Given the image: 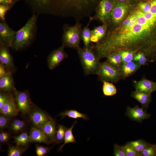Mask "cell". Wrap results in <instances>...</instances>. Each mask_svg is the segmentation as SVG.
I'll return each mask as SVG.
<instances>
[{
    "mask_svg": "<svg viewBox=\"0 0 156 156\" xmlns=\"http://www.w3.org/2000/svg\"><path fill=\"white\" fill-rule=\"evenodd\" d=\"M37 16L33 15L25 25L16 31L14 42L12 47L18 50L28 46L33 37L36 26Z\"/></svg>",
    "mask_w": 156,
    "mask_h": 156,
    "instance_id": "cell-1",
    "label": "cell"
},
{
    "mask_svg": "<svg viewBox=\"0 0 156 156\" xmlns=\"http://www.w3.org/2000/svg\"><path fill=\"white\" fill-rule=\"evenodd\" d=\"M77 51L85 75L96 74L100 62L95 53L94 46L81 48Z\"/></svg>",
    "mask_w": 156,
    "mask_h": 156,
    "instance_id": "cell-2",
    "label": "cell"
},
{
    "mask_svg": "<svg viewBox=\"0 0 156 156\" xmlns=\"http://www.w3.org/2000/svg\"><path fill=\"white\" fill-rule=\"evenodd\" d=\"M82 29L81 23L77 21L73 26L66 25L62 36L63 44L65 47L75 49L77 51L81 48Z\"/></svg>",
    "mask_w": 156,
    "mask_h": 156,
    "instance_id": "cell-3",
    "label": "cell"
},
{
    "mask_svg": "<svg viewBox=\"0 0 156 156\" xmlns=\"http://www.w3.org/2000/svg\"><path fill=\"white\" fill-rule=\"evenodd\" d=\"M96 74L102 81L116 83L122 79L120 71L106 61L100 62Z\"/></svg>",
    "mask_w": 156,
    "mask_h": 156,
    "instance_id": "cell-4",
    "label": "cell"
},
{
    "mask_svg": "<svg viewBox=\"0 0 156 156\" xmlns=\"http://www.w3.org/2000/svg\"><path fill=\"white\" fill-rule=\"evenodd\" d=\"M13 92L14 99L19 111L23 114L30 113L32 110V105L28 92L19 91L16 89Z\"/></svg>",
    "mask_w": 156,
    "mask_h": 156,
    "instance_id": "cell-5",
    "label": "cell"
},
{
    "mask_svg": "<svg viewBox=\"0 0 156 156\" xmlns=\"http://www.w3.org/2000/svg\"><path fill=\"white\" fill-rule=\"evenodd\" d=\"M38 4L46 5L49 3L51 0H34ZM96 0H59L64 7L77 10L82 11L92 3Z\"/></svg>",
    "mask_w": 156,
    "mask_h": 156,
    "instance_id": "cell-6",
    "label": "cell"
},
{
    "mask_svg": "<svg viewBox=\"0 0 156 156\" xmlns=\"http://www.w3.org/2000/svg\"><path fill=\"white\" fill-rule=\"evenodd\" d=\"M114 4L113 0H101L96 9L95 16L90 18L92 20L97 18L104 23H106L110 19Z\"/></svg>",
    "mask_w": 156,
    "mask_h": 156,
    "instance_id": "cell-7",
    "label": "cell"
},
{
    "mask_svg": "<svg viewBox=\"0 0 156 156\" xmlns=\"http://www.w3.org/2000/svg\"><path fill=\"white\" fill-rule=\"evenodd\" d=\"M16 31L11 29L5 22H0V43L12 47L15 40Z\"/></svg>",
    "mask_w": 156,
    "mask_h": 156,
    "instance_id": "cell-8",
    "label": "cell"
},
{
    "mask_svg": "<svg viewBox=\"0 0 156 156\" xmlns=\"http://www.w3.org/2000/svg\"><path fill=\"white\" fill-rule=\"evenodd\" d=\"M65 46L63 44L53 50L48 55L47 58V65L50 70L53 69L58 66L60 63L68 57L67 53L64 51Z\"/></svg>",
    "mask_w": 156,
    "mask_h": 156,
    "instance_id": "cell-9",
    "label": "cell"
},
{
    "mask_svg": "<svg viewBox=\"0 0 156 156\" xmlns=\"http://www.w3.org/2000/svg\"><path fill=\"white\" fill-rule=\"evenodd\" d=\"M30 113V120L34 127L40 129L45 123L53 119L44 112L37 108L32 109Z\"/></svg>",
    "mask_w": 156,
    "mask_h": 156,
    "instance_id": "cell-10",
    "label": "cell"
},
{
    "mask_svg": "<svg viewBox=\"0 0 156 156\" xmlns=\"http://www.w3.org/2000/svg\"><path fill=\"white\" fill-rule=\"evenodd\" d=\"M0 62L8 72L12 73L15 71V68L12 57L8 47L0 43Z\"/></svg>",
    "mask_w": 156,
    "mask_h": 156,
    "instance_id": "cell-11",
    "label": "cell"
},
{
    "mask_svg": "<svg viewBox=\"0 0 156 156\" xmlns=\"http://www.w3.org/2000/svg\"><path fill=\"white\" fill-rule=\"evenodd\" d=\"M126 113L131 120L140 123L151 116V115L148 114L143 107L140 108L137 105L133 107H127Z\"/></svg>",
    "mask_w": 156,
    "mask_h": 156,
    "instance_id": "cell-12",
    "label": "cell"
},
{
    "mask_svg": "<svg viewBox=\"0 0 156 156\" xmlns=\"http://www.w3.org/2000/svg\"><path fill=\"white\" fill-rule=\"evenodd\" d=\"M135 90L151 93L156 91V83L143 77L138 81H134Z\"/></svg>",
    "mask_w": 156,
    "mask_h": 156,
    "instance_id": "cell-13",
    "label": "cell"
},
{
    "mask_svg": "<svg viewBox=\"0 0 156 156\" xmlns=\"http://www.w3.org/2000/svg\"><path fill=\"white\" fill-rule=\"evenodd\" d=\"M19 112L14 97L12 94L9 99L0 109L1 114L11 118L18 115Z\"/></svg>",
    "mask_w": 156,
    "mask_h": 156,
    "instance_id": "cell-14",
    "label": "cell"
},
{
    "mask_svg": "<svg viewBox=\"0 0 156 156\" xmlns=\"http://www.w3.org/2000/svg\"><path fill=\"white\" fill-rule=\"evenodd\" d=\"M128 9L127 5L123 3H114L110 19L114 23L119 22L123 18Z\"/></svg>",
    "mask_w": 156,
    "mask_h": 156,
    "instance_id": "cell-15",
    "label": "cell"
},
{
    "mask_svg": "<svg viewBox=\"0 0 156 156\" xmlns=\"http://www.w3.org/2000/svg\"><path fill=\"white\" fill-rule=\"evenodd\" d=\"M29 138L30 142L43 143L47 144L52 142L41 129L34 127L30 129Z\"/></svg>",
    "mask_w": 156,
    "mask_h": 156,
    "instance_id": "cell-16",
    "label": "cell"
},
{
    "mask_svg": "<svg viewBox=\"0 0 156 156\" xmlns=\"http://www.w3.org/2000/svg\"><path fill=\"white\" fill-rule=\"evenodd\" d=\"M142 66L134 60L123 63L120 69L122 79H124L135 73Z\"/></svg>",
    "mask_w": 156,
    "mask_h": 156,
    "instance_id": "cell-17",
    "label": "cell"
},
{
    "mask_svg": "<svg viewBox=\"0 0 156 156\" xmlns=\"http://www.w3.org/2000/svg\"><path fill=\"white\" fill-rule=\"evenodd\" d=\"M12 73L8 72L5 75L0 78V89L2 91L10 92H14L16 89Z\"/></svg>",
    "mask_w": 156,
    "mask_h": 156,
    "instance_id": "cell-18",
    "label": "cell"
},
{
    "mask_svg": "<svg viewBox=\"0 0 156 156\" xmlns=\"http://www.w3.org/2000/svg\"><path fill=\"white\" fill-rule=\"evenodd\" d=\"M40 129L52 142H55L57 129L55 123L53 119L45 123Z\"/></svg>",
    "mask_w": 156,
    "mask_h": 156,
    "instance_id": "cell-19",
    "label": "cell"
},
{
    "mask_svg": "<svg viewBox=\"0 0 156 156\" xmlns=\"http://www.w3.org/2000/svg\"><path fill=\"white\" fill-rule=\"evenodd\" d=\"M131 95L142 104L145 110L152 101L151 93L149 92L135 90L131 92Z\"/></svg>",
    "mask_w": 156,
    "mask_h": 156,
    "instance_id": "cell-20",
    "label": "cell"
},
{
    "mask_svg": "<svg viewBox=\"0 0 156 156\" xmlns=\"http://www.w3.org/2000/svg\"><path fill=\"white\" fill-rule=\"evenodd\" d=\"M106 23L97 27H95L91 30L92 34L90 39L91 42L97 43L102 39L105 36L107 29Z\"/></svg>",
    "mask_w": 156,
    "mask_h": 156,
    "instance_id": "cell-21",
    "label": "cell"
},
{
    "mask_svg": "<svg viewBox=\"0 0 156 156\" xmlns=\"http://www.w3.org/2000/svg\"><path fill=\"white\" fill-rule=\"evenodd\" d=\"M106 57V61L109 64L120 71L123 63L119 52H111L107 55Z\"/></svg>",
    "mask_w": 156,
    "mask_h": 156,
    "instance_id": "cell-22",
    "label": "cell"
},
{
    "mask_svg": "<svg viewBox=\"0 0 156 156\" xmlns=\"http://www.w3.org/2000/svg\"><path fill=\"white\" fill-rule=\"evenodd\" d=\"M59 115L62 118H64L66 116H67L69 118L75 119L81 118L85 120L90 119L86 114H82L73 109L66 110L61 113Z\"/></svg>",
    "mask_w": 156,
    "mask_h": 156,
    "instance_id": "cell-23",
    "label": "cell"
},
{
    "mask_svg": "<svg viewBox=\"0 0 156 156\" xmlns=\"http://www.w3.org/2000/svg\"><path fill=\"white\" fill-rule=\"evenodd\" d=\"M77 122V120L75 121L71 127L66 129L64 138V143L58 148V151H62L63 147L66 144L70 143H76L73 133L72 130L74 126Z\"/></svg>",
    "mask_w": 156,
    "mask_h": 156,
    "instance_id": "cell-24",
    "label": "cell"
},
{
    "mask_svg": "<svg viewBox=\"0 0 156 156\" xmlns=\"http://www.w3.org/2000/svg\"><path fill=\"white\" fill-rule=\"evenodd\" d=\"M103 82L102 91L104 95L111 96L116 94L117 92V89L112 83L105 81Z\"/></svg>",
    "mask_w": 156,
    "mask_h": 156,
    "instance_id": "cell-25",
    "label": "cell"
},
{
    "mask_svg": "<svg viewBox=\"0 0 156 156\" xmlns=\"http://www.w3.org/2000/svg\"><path fill=\"white\" fill-rule=\"evenodd\" d=\"M89 23L88 25L84 27L82 29L81 37L83 44L84 47H89L91 46L90 39L92 34L91 30L89 27V25L90 22L92 21L90 18Z\"/></svg>",
    "mask_w": 156,
    "mask_h": 156,
    "instance_id": "cell-26",
    "label": "cell"
},
{
    "mask_svg": "<svg viewBox=\"0 0 156 156\" xmlns=\"http://www.w3.org/2000/svg\"><path fill=\"white\" fill-rule=\"evenodd\" d=\"M127 143L140 154L144 149L151 145V144L142 140L131 141Z\"/></svg>",
    "mask_w": 156,
    "mask_h": 156,
    "instance_id": "cell-27",
    "label": "cell"
},
{
    "mask_svg": "<svg viewBox=\"0 0 156 156\" xmlns=\"http://www.w3.org/2000/svg\"><path fill=\"white\" fill-rule=\"evenodd\" d=\"M14 142L16 146L24 147L27 145L29 141V135L26 132L23 133L20 135L14 137Z\"/></svg>",
    "mask_w": 156,
    "mask_h": 156,
    "instance_id": "cell-28",
    "label": "cell"
},
{
    "mask_svg": "<svg viewBox=\"0 0 156 156\" xmlns=\"http://www.w3.org/2000/svg\"><path fill=\"white\" fill-rule=\"evenodd\" d=\"M27 148H23L18 146H10L8 151V156H20L26 150Z\"/></svg>",
    "mask_w": 156,
    "mask_h": 156,
    "instance_id": "cell-29",
    "label": "cell"
},
{
    "mask_svg": "<svg viewBox=\"0 0 156 156\" xmlns=\"http://www.w3.org/2000/svg\"><path fill=\"white\" fill-rule=\"evenodd\" d=\"M66 129V127L63 125H58L56 135L55 142L56 143H60L63 141Z\"/></svg>",
    "mask_w": 156,
    "mask_h": 156,
    "instance_id": "cell-30",
    "label": "cell"
},
{
    "mask_svg": "<svg viewBox=\"0 0 156 156\" xmlns=\"http://www.w3.org/2000/svg\"><path fill=\"white\" fill-rule=\"evenodd\" d=\"M25 122L18 119L14 120L11 124V129L15 132H18L22 131L25 127Z\"/></svg>",
    "mask_w": 156,
    "mask_h": 156,
    "instance_id": "cell-31",
    "label": "cell"
},
{
    "mask_svg": "<svg viewBox=\"0 0 156 156\" xmlns=\"http://www.w3.org/2000/svg\"><path fill=\"white\" fill-rule=\"evenodd\" d=\"M119 53L123 63L133 60L134 55L136 54L134 52L129 50H124Z\"/></svg>",
    "mask_w": 156,
    "mask_h": 156,
    "instance_id": "cell-32",
    "label": "cell"
},
{
    "mask_svg": "<svg viewBox=\"0 0 156 156\" xmlns=\"http://www.w3.org/2000/svg\"><path fill=\"white\" fill-rule=\"evenodd\" d=\"M135 13L137 17V22L140 24L147 27L151 30L152 27L145 18L144 13L141 11H138Z\"/></svg>",
    "mask_w": 156,
    "mask_h": 156,
    "instance_id": "cell-33",
    "label": "cell"
},
{
    "mask_svg": "<svg viewBox=\"0 0 156 156\" xmlns=\"http://www.w3.org/2000/svg\"><path fill=\"white\" fill-rule=\"evenodd\" d=\"M133 60L137 62L142 66L145 65L149 62L147 57L142 53H138L136 54Z\"/></svg>",
    "mask_w": 156,
    "mask_h": 156,
    "instance_id": "cell-34",
    "label": "cell"
},
{
    "mask_svg": "<svg viewBox=\"0 0 156 156\" xmlns=\"http://www.w3.org/2000/svg\"><path fill=\"white\" fill-rule=\"evenodd\" d=\"M123 146L126 156H140V153L127 143Z\"/></svg>",
    "mask_w": 156,
    "mask_h": 156,
    "instance_id": "cell-35",
    "label": "cell"
},
{
    "mask_svg": "<svg viewBox=\"0 0 156 156\" xmlns=\"http://www.w3.org/2000/svg\"><path fill=\"white\" fill-rule=\"evenodd\" d=\"M140 155V156H156L155 150L152 144L144 149Z\"/></svg>",
    "mask_w": 156,
    "mask_h": 156,
    "instance_id": "cell-36",
    "label": "cell"
},
{
    "mask_svg": "<svg viewBox=\"0 0 156 156\" xmlns=\"http://www.w3.org/2000/svg\"><path fill=\"white\" fill-rule=\"evenodd\" d=\"M10 7V4H0V19L1 21H5V15Z\"/></svg>",
    "mask_w": 156,
    "mask_h": 156,
    "instance_id": "cell-37",
    "label": "cell"
},
{
    "mask_svg": "<svg viewBox=\"0 0 156 156\" xmlns=\"http://www.w3.org/2000/svg\"><path fill=\"white\" fill-rule=\"evenodd\" d=\"M12 94L10 92L3 91L1 92L0 93V109L3 106L5 103L9 99Z\"/></svg>",
    "mask_w": 156,
    "mask_h": 156,
    "instance_id": "cell-38",
    "label": "cell"
},
{
    "mask_svg": "<svg viewBox=\"0 0 156 156\" xmlns=\"http://www.w3.org/2000/svg\"><path fill=\"white\" fill-rule=\"evenodd\" d=\"M49 151V149L47 147L40 145L36 146V154L38 156H44Z\"/></svg>",
    "mask_w": 156,
    "mask_h": 156,
    "instance_id": "cell-39",
    "label": "cell"
},
{
    "mask_svg": "<svg viewBox=\"0 0 156 156\" xmlns=\"http://www.w3.org/2000/svg\"><path fill=\"white\" fill-rule=\"evenodd\" d=\"M11 118L1 114L0 115V128L1 129H4L7 127Z\"/></svg>",
    "mask_w": 156,
    "mask_h": 156,
    "instance_id": "cell-40",
    "label": "cell"
},
{
    "mask_svg": "<svg viewBox=\"0 0 156 156\" xmlns=\"http://www.w3.org/2000/svg\"><path fill=\"white\" fill-rule=\"evenodd\" d=\"M114 154L115 156H126L123 146L114 144Z\"/></svg>",
    "mask_w": 156,
    "mask_h": 156,
    "instance_id": "cell-41",
    "label": "cell"
},
{
    "mask_svg": "<svg viewBox=\"0 0 156 156\" xmlns=\"http://www.w3.org/2000/svg\"><path fill=\"white\" fill-rule=\"evenodd\" d=\"M139 7L143 13L148 12L149 11L151 7V3L146 2L142 3L139 4Z\"/></svg>",
    "mask_w": 156,
    "mask_h": 156,
    "instance_id": "cell-42",
    "label": "cell"
},
{
    "mask_svg": "<svg viewBox=\"0 0 156 156\" xmlns=\"http://www.w3.org/2000/svg\"><path fill=\"white\" fill-rule=\"evenodd\" d=\"M9 134L6 132H1L0 133V142L1 143H5L7 142L9 138Z\"/></svg>",
    "mask_w": 156,
    "mask_h": 156,
    "instance_id": "cell-43",
    "label": "cell"
},
{
    "mask_svg": "<svg viewBox=\"0 0 156 156\" xmlns=\"http://www.w3.org/2000/svg\"><path fill=\"white\" fill-rule=\"evenodd\" d=\"M8 72L5 66L0 63V78L4 76Z\"/></svg>",
    "mask_w": 156,
    "mask_h": 156,
    "instance_id": "cell-44",
    "label": "cell"
},
{
    "mask_svg": "<svg viewBox=\"0 0 156 156\" xmlns=\"http://www.w3.org/2000/svg\"><path fill=\"white\" fill-rule=\"evenodd\" d=\"M131 15L129 16L123 22L122 27H124L127 25L130 22L131 20Z\"/></svg>",
    "mask_w": 156,
    "mask_h": 156,
    "instance_id": "cell-45",
    "label": "cell"
},
{
    "mask_svg": "<svg viewBox=\"0 0 156 156\" xmlns=\"http://www.w3.org/2000/svg\"><path fill=\"white\" fill-rule=\"evenodd\" d=\"M12 0H0V4H11L12 3Z\"/></svg>",
    "mask_w": 156,
    "mask_h": 156,
    "instance_id": "cell-46",
    "label": "cell"
},
{
    "mask_svg": "<svg viewBox=\"0 0 156 156\" xmlns=\"http://www.w3.org/2000/svg\"><path fill=\"white\" fill-rule=\"evenodd\" d=\"M153 146L155 150L156 153V144L153 145Z\"/></svg>",
    "mask_w": 156,
    "mask_h": 156,
    "instance_id": "cell-47",
    "label": "cell"
},
{
    "mask_svg": "<svg viewBox=\"0 0 156 156\" xmlns=\"http://www.w3.org/2000/svg\"><path fill=\"white\" fill-rule=\"evenodd\" d=\"M118 0L121 2H123L125 1L124 0Z\"/></svg>",
    "mask_w": 156,
    "mask_h": 156,
    "instance_id": "cell-48",
    "label": "cell"
},
{
    "mask_svg": "<svg viewBox=\"0 0 156 156\" xmlns=\"http://www.w3.org/2000/svg\"><path fill=\"white\" fill-rule=\"evenodd\" d=\"M18 0H12L13 1H17Z\"/></svg>",
    "mask_w": 156,
    "mask_h": 156,
    "instance_id": "cell-49",
    "label": "cell"
},
{
    "mask_svg": "<svg viewBox=\"0 0 156 156\" xmlns=\"http://www.w3.org/2000/svg\"><path fill=\"white\" fill-rule=\"evenodd\" d=\"M155 59H156V55H155Z\"/></svg>",
    "mask_w": 156,
    "mask_h": 156,
    "instance_id": "cell-50",
    "label": "cell"
},
{
    "mask_svg": "<svg viewBox=\"0 0 156 156\" xmlns=\"http://www.w3.org/2000/svg\"><path fill=\"white\" fill-rule=\"evenodd\" d=\"M124 1H125V0H124Z\"/></svg>",
    "mask_w": 156,
    "mask_h": 156,
    "instance_id": "cell-51",
    "label": "cell"
},
{
    "mask_svg": "<svg viewBox=\"0 0 156 156\" xmlns=\"http://www.w3.org/2000/svg\"></svg>",
    "mask_w": 156,
    "mask_h": 156,
    "instance_id": "cell-52",
    "label": "cell"
}]
</instances>
